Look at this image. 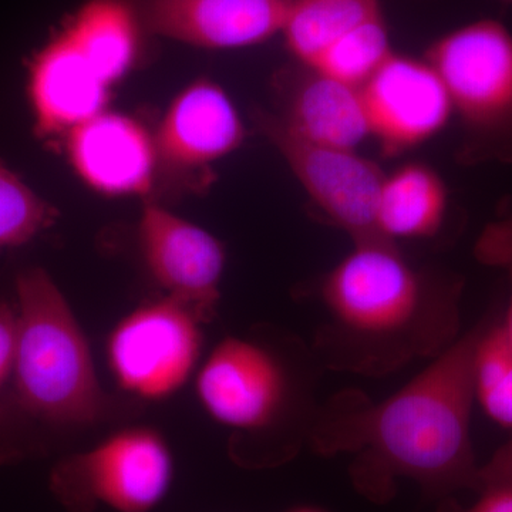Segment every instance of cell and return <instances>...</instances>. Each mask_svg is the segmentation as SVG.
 <instances>
[{"instance_id": "cell-19", "label": "cell", "mask_w": 512, "mask_h": 512, "mask_svg": "<svg viewBox=\"0 0 512 512\" xmlns=\"http://www.w3.org/2000/svg\"><path fill=\"white\" fill-rule=\"evenodd\" d=\"M474 399L488 419L512 430V348L497 313L483 318L473 360Z\"/></svg>"}, {"instance_id": "cell-9", "label": "cell", "mask_w": 512, "mask_h": 512, "mask_svg": "<svg viewBox=\"0 0 512 512\" xmlns=\"http://www.w3.org/2000/svg\"><path fill=\"white\" fill-rule=\"evenodd\" d=\"M137 234L144 264L168 298L190 308L202 323L214 319L227 264L220 239L151 200L143 205Z\"/></svg>"}, {"instance_id": "cell-14", "label": "cell", "mask_w": 512, "mask_h": 512, "mask_svg": "<svg viewBox=\"0 0 512 512\" xmlns=\"http://www.w3.org/2000/svg\"><path fill=\"white\" fill-rule=\"evenodd\" d=\"M110 86L63 28L52 36L29 70V100L37 133L66 136L106 110Z\"/></svg>"}, {"instance_id": "cell-20", "label": "cell", "mask_w": 512, "mask_h": 512, "mask_svg": "<svg viewBox=\"0 0 512 512\" xmlns=\"http://www.w3.org/2000/svg\"><path fill=\"white\" fill-rule=\"evenodd\" d=\"M393 53L386 23L379 18L340 37L308 69L362 89Z\"/></svg>"}, {"instance_id": "cell-18", "label": "cell", "mask_w": 512, "mask_h": 512, "mask_svg": "<svg viewBox=\"0 0 512 512\" xmlns=\"http://www.w3.org/2000/svg\"><path fill=\"white\" fill-rule=\"evenodd\" d=\"M379 18L380 0H291L282 35L298 63L311 67L340 37Z\"/></svg>"}, {"instance_id": "cell-13", "label": "cell", "mask_w": 512, "mask_h": 512, "mask_svg": "<svg viewBox=\"0 0 512 512\" xmlns=\"http://www.w3.org/2000/svg\"><path fill=\"white\" fill-rule=\"evenodd\" d=\"M245 126L227 92L201 79L178 94L160 121L158 164L175 171L208 170L242 146Z\"/></svg>"}, {"instance_id": "cell-10", "label": "cell", "mask_w": 512, "mask_h": 512, "mask_svg": "<svg viewBox=\"0 0 512 512\" xmlns=\"http://www.w3.org/2000/svg\"><path fill=\"white\" fill-rule=\"evenodd\" d=\"M370 137L396 157L441 133L454 116L439 73L426 59L393 53L362 87Z\"/></svg>"}, {"instance_id": "cell-11", "label": "cell", "mask_w": 512, "mask_h": 512, "mask_svg": "<svg viewBox=\"0 0 512 512\" xmlns=\"http://www.w3.org/2000/svg\"><path fill=\"white\" fill-rule=\"evenodd\" d=\"M291 0H137L153 35L211 50L261 45L282 33Z\"/></svg>"}, {"instance_id": "cell-5", "label": "cell", "mask_w": 512, "mask_h": 512, "mask_svg": "<svg viewBox=\"0 0 512 512\" xmlns=\"http://www.w3.org/2000/svg\"><path fill=\"white\" fill-rule=\"evenodd\" d=\"M312 386V366L293 367L264 342L241 336L222 339L195 375L205 413L245 434L269 433L292 417L312 429L320 406Z\"/></svg>"}, {"instance_id": "cell-1", "label": "cell", "mask_w": 512, "mask_h": 512, "mask_svg": "<svg viewBox=\"0 0 512 512\" xmlns=\"http://www.w3.org/2000/svg\"><path fill=\"white\" fill-rule=\"evenodd\" d=\"M483 319L431 359L392 396L373 402L343 390L320 404L308 444L319 456L350 454L357 493L375 504L409 478L433 500L473 491L478 466L471 439L473 360Z\"/></svg>"}, {"instance_id": "cell-7", "label": "cell", "mask_w": 512, "mask_h": 512, "mask_svg": "<svg viewBox=\"0 0 512 512\" xmlns=\"http://www.w3.org/2000/svg\"><path fill=\"white\" fill-rule=\"evenodd\" d=\"M202 322L165 296L138 306L111 330L107 362L116 383L138 399L163 400L183 389L200 363Z\"/></svg>"}, {"instance_id": "cell-6", "label": "cell", "mask_w": 512, "mask_h": 512, "mask_svg": "<svg viewBox=\"0 0 512 512\" xmlns=\"http://www.w3.org/2000/svg\"><path fill=\"white\" fill-rule=\"evenodd\" d=\"M174 456L160 431L147 426L116 431L83 453L64 457L49 487L69 512H153L170 493Z\"/></svg>"}, {"instance_id": "cell-24", "label": "cell", "mask_w": 512, "mask_h": 512, "mask_svg": "<svg viewBox=\"0 0 512 512\" xmlns=\"http://www.w3.org/2000/svg\"><path fill=\"white\" fill-rule=\"evenodd\" d=\"M18 339L16 309L0 301V396L12 379Z\"/></svg>"}, {"instance_id": "cell-4", "label": "cell", "mask_w": 512, "mask_h": 512, "mask_svg": "<svg viewBox=\"0 0 512 512\" xmlns=\"http://www.w3.org/2000/svg\"><path fill=\"white\" fill-rule=\"evenodd\" d=\"M427 60L446 86L463 128L461 163H512V33L495 19L441 36Z\"/></svg>"}, {"instance_id": "cell-12", "label": "cell", "mask_w": 512, "mask_h": 512, "mask_svg": "<svg viewBox=\"0 0 512 512\" xmlns=\"http://www.w3.org/2000/svg\"><path fill=\"white\" fill-rule=\"evenodd\" d=\"M66 153L80 180L107 197H147L160 167L153 134L113 111L103 110L70 130Z\"/></svg>"}, {"instance_id": "cell-23", "label": "cell", "mask_w": 512, "mask_h": 512, "mask_svg": "<svg viewBox=\"0 0 512 512\" xmlns=\"http://www.w3.org/2000/svg\"><path fill=\"white\" fill-rule=\"evenodd\" d=\"M480 264L504 272L510 285V299L501 322L512 348V214L503 215L485 225L474 245Z\"/></svg>"}, {"instance_id": "cell-15", "label": "cell", "mask_w": 512, "mask_h": 512, "mask_svg": "<svg viewBox=\"0 0 512 512\" xmlns=\"http://www.w3.org/2000/svg\"><path fill=\"white\" fill-rule=\"evenodd\" d=\"M286 79L284 110L276 117L293 134L345 150H357L370 138L362 89L305 66Z\"/></svg>"}, {"instance_id": "cell-21", "label": "cell", "mask_w": 512, "mask_h": 512, "mask_svg": "<svg viewBox=\"0 0 512 512\" xmlns=\"http://www.w3.org/2000/svg\"><path fill=\"white\" fill-rule=\"evenodd\" d=\"M56 217L55 208L0 161V249L28 244Z\"/></svg>"}, {"instance_id": "cell-22", "label": "cell", "mask_w": 512, "mask_h": 512, "mask_svg": "<svg viewBox=\"0 0 512 512\" xmlns=\"http://www.w3.org/2000/svg\"><path fill=\"white\" fill-rule=\"evenodd\" d=\"M473 493L476 501L468 507L448 497L439 501L437 512H512V440L478 468Z\"/></svg>"}, {"instance_id": "cell-16", "label": "cell", "mask_w": 512, "mask_h": 512, "mask_svg": "<svg viewBox=\"0 0 512 512\" xmlns=\"http://www.w3.org/2000/svg\"><path fill=\"white\" fill-rule=\"evenodd\" d=\"M450 195L443 178L426 164L402 165L384 175L377 202L376 228L380 238L437 237L447 220Z\"/></svg>"}, {"instance_id": "cell-26", "label": "cell", "mask_w": 512, "mask_h": 512, "mask_svg": "<svg viewBox=\"0 0 512 512\" xmlns=\"http://www.w3.org/2000/svg\"><path fill=\"white\" fill-rule=\"evenodd\" d=\"M500 2H503V3H512V0H500Z\"/></svg>"}, {"instance_id": "cell-17", "label": "cell", "mask_w": 512, "mask_h": 512, "mask_svg": "<svg viewBox=\"0 0 512 512\" xmlns=\"http://www.w3.org/2000/svg\"><path fill=\"white\" fill-rule=\"evenodd\" d=\"M63 29L111 87L134 66L144 28L127 0H89Z\"/></svg>"}, {"instance_id": "cell-2", "label": "cell", "mask_w": 512, "mask_h": 512, "mask_svg": "<svg viewBox=\"0 0 512 512\" xmlns=\"http://www.w3.org/2000/svg\"><path fill=\"white\" fill-rule=\"evenodd\" d=\"M460 276L414 268L396 242H353L320 279L323 319L312 350L323 370L386 377L460 338Z\"/></svg>"}, {"instance_id": "cell-3", "label": "cell", "mask_w": 512, "mask_h": 512, "mask_svg": "<svg viewBox=\"0 0 512 512\" xmlns=\"http://www.w3.org/2000/svg\"><path fill=\"white\" fill-rule=\"evenodd\" d=\"M16 295L13 403L29 419L52 426L96 423L106 412V394L66 296L42 268L20 272Z\"/></svg>"}, {"instance_id": "cell-25", "label": "cell", "mask_w": 512, "mask_h": 512, "mask_svg": "<svg viewBox=\"0 0 512 512\" xmlns=\"http://www.w3.org/2000/svg\"><path fill=\"white\" fill-rule=\"evenodd\" d=\"M286 512H326L322 508L312 507V505H299V507L291 508Z\"/></svg>"}, {"instance_id": "cell-8", "label": "cell", "mask_w": 512, "mask_h": 512, "mask_svg": "<svg viewBox=\"0 0 512 512\" xmlns=\"http://www.w3.org/2000/svg\"><path fill=\"white\" fill-rule=\"evenodd\" d=\"M256 124L330 224L353 242L380 238L376 212L386 174L379 164L356 150L322 146L296 136L272 114H256Z\"/></svg>"}]
</instances>
